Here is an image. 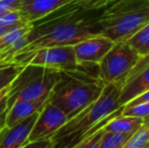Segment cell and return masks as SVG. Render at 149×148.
I'll return each instance as SVG.
<instances>
[{
	"mask_svg": "<svg viewBox=\"0 0 149 148\" xmlns=\"http://www.w3.org/2000/svg\"><path fill=\"white\" fill-rule=\"evenodd\" d=\"M104 83L98 76L83 71H61L48 101L68 116L74 117L100 95Z\"/></svg>",
	"mask_w": 149,
	"mask_h": 148,
	"instance_id": "3",
	"label": "cell"
},
{
	"mask_svg": "<svg viewBox=\"0 0 149 148\" xmlns=\"http://www.w3.org/2000/svg\"><path fill=\"white\" fill-rule=\"evenodd\" d=\"M24 66L26 65H22L15 62L0 64V91L10 86Z\"/></svg>",
	"mask_w": 149,
	"mask_h": 148,
	"instance_id": "16",
	"label": "cell"
},
{
	"mask_svg": "<svg viewBox=\"0 0 149 148\" xmlns=\"http://www.w3.org/2000/svg\"><path fill=\"white\" fill-rule=\"evenodd\" d=\"M47 99H39L33 101L16 99L8 109L5 119V126H13L24 119L30 117L33 113L40 111Z\"/></svg>",
	"mask_w": 149,
	"mask_h": 148,
	"instance_id": "13",
	"label": "cell"
},
{
	"mask_svg": "<svg viewBox=\"0 0 149 148\" xmlns=\"http://www.w3.org/2000/svg\"><path fill=\"white\" fill-rule=\"evenodd\" d=\"M31 28V24H26L22 26H16L8 30L4 35L0 37V53L7 50L12 44H14L18 39L28 34Z\"/></svg>",
	"mask_w": 149,
	"mask_h": 148,
	"instance_id": "18",
	"label": "cell"
},
{
	"mask_svg": "<svg viewBox=\"0 0 149 148\" xmlns=\"http://www.w3.org/2000/svg\"><path fill=\"white\" fill-rule=\"evenodd\" d=\"M149 101V89L146 91H144L143 93H141L140 95L136 97L135 99H133L132 101H130L129 103H127L125 106H133L135 104H139L142 103V101Z\"/></svg>",
	"mask_w": 149,
	"mask_h": 148,
	"instance_id": "24",
	"label": "cell"
},
{
	"mask_svg": "<svg viewBox=\"0 0 149 148\" xmlns=\"http://www.w3.org/2000/svg\"><path fill=\"white\" fill-rule=\"evenodd\" d=\"M114 44L115 42L102 34L82 40L73 45L77 62L79 65H98L102 57L113 47Z\"/></svg>",
	"mask_w": 149,
	"mask_h": 148,
	"instance_id": "10",
	"label": "cell"
},
{
	"mask_svg": "<svg viewBox=\"0 0 149 148\" xmlns=\"http://www.w3.org/2000/svg\"><path fill=\"white\" fill-rule=\"evenodd\" d=\"M10 28H8V26H0V37L2 36V35H4L6 32H7L8 30H10Z\"/></svg>",
	"mask_w": 149,
	"mask_h": 148,
	"instance_id": "25",
	"label": "cell"
},
{
	"mask_svg": "<svg viewBox=\"0 0 149 148\" xmlns=\"http://www.w3.org/2000/svg\"><path fill=\"white\" fill-rule=\"evenodd\" d=\"M149 141V115L143 118L142 125L125 145V148H144Z\"/></svg>",
	"mask_w": 149,
	"mask_h": 148,
	"instance_id": "19",
	"label": "cell"
},
{
	"mask_svg": "<svg viewBox=\"0 0 149 148\" xmlns=\"http://www.w3.org/2000/svg\"><path fill=\"white\" fill-rule=\"evenodd\" d=\"M143 118L132 116H122L121 114L117 117H114L110 120L104 127V131H112V132L127 133L133 135L140 126L142 125Z\"/></svg>",
	"mask_w": 149,
	"mask_h": 148,
	"instance_id": "14",
	"label": "cell"
},
{
	"mask_svg": "<svg viewBox=\"0 0 149 148\" xmlns=\"http://www.w3.org/2000/svg\"><path fill=\"white\" fill-rule=\"evenodd\" d=\"M120 89L121 87L115 83H107L93 103L69 119L50 137L52 148L76 147L94 125L122 108L119 105Z\"/></svg>",
	"mask_w": 149,
	"mask_h": 148,
	"instance_id": "2",
	"label": "cell"
},
{
	"mask_svg": "<svg viewBox=\"0 0 149 148\" xmlns=\"http://www.w3.org/2000/svg\"><path fill=\"white\" fill-rule=\"evenodd\" d=\"M144 148H149V141L146 143V145H145V147H144Z\"/></svg>",
	"mask_w": 149,
	"mask_h": 148,
	"instance_id": "28",
	"label": "cell"
},
{
	"mask_svg": "<svg viewBox=\"0 0 149 148\" xmlns=\"http://www.w3.org/2000/svg\"><path fill=\"white\" fill-rule=\"evenodd\" d=\"M149 22V0H116L102 17V35L113 42H125Z\"/></svg>",
	"mask_w": 149,
	"mask_h": 148,
	"instance_id": "4",
	"label": "cell"
},
{
	"mask_svg": "<svg viewBox=\"0 0 149 148\" xmlns=\"http://www.w3.org/2000/svg\"><path fill=\"white\" fill-rule=\"evenodd\" d=\"M125 42L129 44L140 56L149 55V22L139 28Z\"/></svg>",
	"mask_w": 149,
	"mask_h": 148,
	"instance_id": "15",
	"label": "cell"
},
{
	"mask_svg": "<svg viewBox=\"0 0 149 148\" xmlns=\"http://www.w3.org/2000/svg\"><path fill=\"white\" fill-rule=\"evenodd\" d=\"M7 93L0 99V130L5 126V119L7 115Z\"/></svg>",
	"mask_w": 149,
	"mask_h": 148,
	"instance_id": "23",
	"label": "cell"
},
{
	"mask_svg": "<svg viewBox=\"0 0 149 148\" xmlns=\"http://www.w3.org/2000/svg\"><path fill=\"white\" fill-rule=\"evenodd\" d=\"M132 134L104 131L100 141L98 148H125L126 143L131 138Z\"/></svg>",
	"mask_w": 149,
	"mask_h": 148,
	"instance_id": "17",
	"label": "cell"
},
{
	"mask_svg": "<svg viewBox=\"0 0 149 148\" xmlns=\"http://www.w3.org/2000/svg\"><path fill=\"white\" fill-rule=\"evenodd\" d=\"M141 56L126 42H116L98 63V78L122 87Z\"/></svg>",
	"mask_w": 149,
	"mask_h": 148,
	"instance_id": "6",
	"label": "cell"
},
{
	"mask_svg": "<svg viewBox=\"0 0 149 148\" xmlns=\"http://www.w3.org/2000/svg\"><path fill=\"white\" fill-rule=\"evenodd\" d=\"M149 89V55L141 56L120 89L119 105L127 103Z\"/></svg>",
	"mask_w": 149,
	"mask_h": 148,
	"instance_id": "9",
	"label": "cell"
},
{
	"mask_svg": "<svg viewBox=\"0 0 149 148\" xmlns=\"http://www.w3.org/2000/svg\"><path fill=\"white\" fill-rule=\"evenodd\" d=\"M4 60H5V55L3 53H0V63H4Z\"/></svg>",
	"mask_w": 149,
	"mask_h": 148,
	"instance_id": "27",
	"label": "cell"
},
{
	"mask_svg": "<svg viewBox=\"0 0 149 148\" xmlns=\"http://www.w3.org/2000/svg\"><path fill=\"white\" fill-rule=\"evenodd\" d=\"M26 24L28 22H24L18 10H8L0 13V26L16 28V26H22Z\"/></svg>",
	"mask_w": 149,
	"mask_h": 148,
	"instance_id": "20",
	"label": "cell"
},
{
	"mask_svg": "<svg viewBox=\"0 0 149 148\" xmlns=\"http://www.w3.org/2000/svg\"><path fill=\"white\" fill-rule=\"evenodd\" d=\"M97 0H72L31 24L26 45L9 62L22 64L33 52L54 46L75 45L89 37L102 34L104 12Z\"/></svg>",
	"mask_w": 149,
	"mask_h": 148,
	"instance_id": "1",
	"label": "cell"
},
{
	"mask_svg": "<svg viewBox=\"0 0 149 148\" xmlns=\"http://www.w3.org/2000/svg\"><path fill=\"white\" fill-rule=\"evenodd\" d=\"M60 75L59 70L26 64L10 84L7 92V109L16 99H48Z\"/></svg>",
	"mask_w": 149,
	"mask_h": 148,
	"instance_id": "5",
	"label": "cell"
},
{
	"mask_svg": "<svg viewBox=\"0 0 149 148\" xmlns=\"http://www.w3.org/2000/svg\"><path fill=\"white\" fill-rule=\"evenodd\" d=\"M68 120V116L64 112L47 99L39 113L26 145L38 139L50 138Z\"/></svg>",
	"mask_w": 149,
	"mask_h": 148,
	"instance_id": "8",
	"label": "cell"
},
{
	"mask_svg": "<svg viewBox=\"0 0 149 148\" xmlns=\"http://www.w3.org/2000/svg\"><path fill=\"white\" fill-rule=\"evenodd\" d=\"M40 111L33 113L13 126H4L0 130V148H24Z\"/></svg>",
	"mask_w": 149,
	"mask_h": 148,
	"instance_id": "11",
	"label": "cell"
},
{
	"mask_svg": "<svg viewBox=\"0 0 149 148\" xmlns=\"http://www.w3.org/2000/svg\"><path fill=\"white\" fill-rule=\"evenodd\" d=\"M70 1L72 0H22L18 11L24 22L31 24Z\"/></svg>",
	"mask_w": 149,
	"mask_h": 148,
	"instance_id": "12",
	"label": "cell"
},
{
	"mask_svg": "<svg viewBox=\"0 0 149 148\" xmlns=\"http://www.w3.org/2000/svg\"><path fill=\"white\" fill-rule=\"evenodd\" d=\"M22 64L43 66L65 72L83 71L98 76L97 73H94V65H79L73 45L54 46L40 49L29 56Z\"/></svg>",
	"mask_w": 149,
	"mask_h": 148,
	"instance_id": "7",
	"label": "cell"
},
{
	"mask_svg": "<svg viewBox=\"0 0 149 148\" xmlns=\"http://www.w3.org/2000/svg\"><path fill=\"white\" fill-rule=\"evenodd\" d=\"M122 116H132L144 118L149 115V101L135 104L133 106H124L121 112Z\"/></svg>",
	"mask_w": 149,
	"mask_h": 148,
	"instance_id": "21",
	"label": "cell"
},
{
	"mask_svg": "<svg viewBox=\"0 0 149 148\" xmlns=\"http://www.w3.org/2000/svg\"><path fill=\"white\" fill-rule=\"evenodd\" d=\"M8 89H9V86H8L7 88H5V89H3V90H1V91H0V99H1L2 97H3L4 95H5L6 93L8 92Z\"/></svg>",
	"mask_w": 149,
	"mask_h": 148,
	"instance_id": "26",
	"label": "cell"
},
{
	"mask_svg": "<svg viewBox=\"0 0 149 148\" xmlns=\"http://www.w3.org/2000/svg\"><path fill=\"white\" fill-rule=\"evenodd\" d=\"M22 0H0V13L8 10H18Z\"/></svg>",
	"mask_w": 149,
	"mask_h": 148,
	"instance_id": "22",
	"label": "cell"
}]
</instances>
